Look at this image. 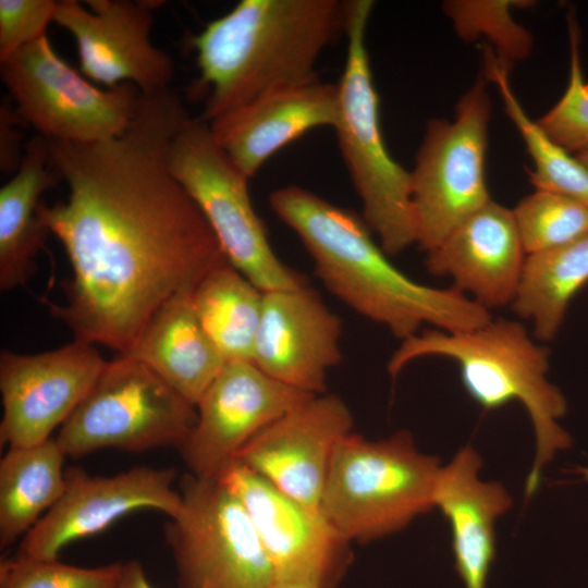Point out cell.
<instances>
[{"label": "cell", "instance_id": "1", "mask_svg": "<svg viewBox=\"0 0 588 588\" xmlns=\"http://www.w3.org/2000/svg\"><path fill=\"white\" fill-rule=\"evenodd\" d=\"M188 117L179 94L143 95L126 131L96 143L47 139L68 198L38 216L72 269L64 305L49 304L74 339L128 354L154 314L226 260L198 206L168 166Z\"/></svg>", "mask_w": 588, "mask_h": 588}, {"label": "cell", "instance_id": "2", "mask_svg": "<svg viewBox=\"0 0 588 588\" xmlns=\"http://www.w3.org/2000/svg\"><path fill=\"white\" fill-rule=\"evenodd\" d=\"M269 203L299 237L326 289L401 341L425 324L451 332L492 319L490 310L453 286L432 287L403 273L355 212L296 185L274 189Z\"/></svg>", "mask_w": 588, "mask_h": 588}, {"label": "cell", "instance_id": "3", "mask_svg": "<svg viewBox=\"0 0 588 588\" xmlns=\"http://www.w3.org/2000/svg\"><path fill=\"white\" fill-rule=\"evenodd\" d=\"M347 1L241 0L192 38L206 90L201 119L215 118L259 95L319 79L316 63L341 33Z\"/></svg>", "mask_w": 588, "mask_h": 588}, {"label": "cell", "instance_id": "4", "mask_svg": "<svg viewBox=\"0 0 588 588\" xmlns=\"http://www.w3.org/2000/svg\"><path fill=\"white\" fill-rule=\"evenodd\" d=\"M429 356L455 362L465 391L482 409H498L514 401L525 407L536 440L525 485L526 497L532 495L543 467L572 443L560 425L566 400L547 377L548 347L537 343L517 320L491 319L464 331L431 328L401 341L388 362V372L395 377L413 360Z\"/></svg>", "mask_w": 588, "mask_h": 588}, {"label": "cell", "instance_id": "5", "mask_svg": "<svg viewBox=\"0 0 588 588\" xmlns=\"http://www.w3.org/2000/svg\"><path fill=\"white\" fill-rule=\"evenodd\" d=\"M371 0L347 1L346 58L334 125L339 148L363 206V219L382 249L394 256L416 244L411 171L389 152L366 45Z\"/></svg>", "mask_w": 588, "mask_h": 588}, {"label": "cell", "instance_id": "6", "mask_svg": "<svg viewBox=\"0 0 588 588\" xmlns=\"http://www.w3.org/2000/svg\"><path fill=\"white\" fill-rule=\"evenodd\" d=\"M440 468L407 431L378 441L352 431L334 450L321 514L348 542L385 537L433 509Z\"/></svg>", "mask_w": 588, "mask_h": 588}, {"label": "cell", "instance_id": "7", "mask_svg": "<svg viewBox=\"0 0 588 588\" xmlns=\"http://www.w3.org/2000/svg\"><path fill=\"white\" fill-rule=\"evenodd\" d=\"M168 166L210 225L225 259L261 292L306 285L274 253L249 195V180L215 142L208 122L187 117Z\"/></svg>", "mask_w": 588, "mask_h": 588}, {"label": "cell", "instance_id": "8", "mask_svg": "<svg viewBox=\"0 0 588 588\" xmlns=\"http://www.w3.org/2000/svg\"><path fill=\"white\" fill-rule=\"evenodd\" d=\"M196 418V406L149 367L131 355L118 354L61 426L56 440L72 458L103 449L131 453L177 449Z\"/></svg>", "mask_w": 588, "mask_h": 588}, {"label": "cell", "instance_id": "9", "mask_svg": "<svg viewBox=\"0 0 588 588\" xmlns=\"http://www.w3.org/2000/svg\"><path fill=\"white\" fill-rule=\"evenodd\" d=\"M0 76L23 123L49 140L85 144L118 137L142 98L128 83L97 87L54 51L47 35L0 62Z\"/></svg>", "mask_w": 588, "mask_h": 588}, {"label": "cell", "instance_id": "10", "mask_svg": "<svg viewBox=\"0 0 588 588\" xmlns=\"http://www.w3.org/2000/svg\"><path fill=\"white\" fill-rule=\"evenodd\" d=\"M490 98L479 77L456 105L453 121H428L411 171L416 244L434 249L491 198L485 176Z\"/></svg>", "mask_w": 588, "mask_h": 588}, {"label": "cell", "instance_id": "11", "mask_svg": "<svg viewBox=\"0 0 588 588\" xmlns=\"http://www.w3.org/2000/svg\"><path fill=\"white\" fill-rule=\"evenodd\" d=\"M180 512L166 541L179 588H268L275 574L249 515L219 480L192 474L179 480Z\"/></svg>", "mask_w": 588, "mask_h": 588}, {"label": "cell", "instance_id": "12", "mask_svg": "<svg viewBox=\"0 0 588 588\" xmlns=\"http://www.w3.org/2000/svg\"><path fill=\"white\" fill-rule=\"evenodd\" d=\"M313 396L252 362H229L196 404V422L176 450L189 474L219 479L256 434Z\"/></svg>", "mask_w": 588, "mask_h": 588}, {"label": "cell", "instance_id": "13", "mask_svg": "<svg viewBox=\"0 0 588 588\" xmlns=\"http://www.w3.org/2000/svg\"><path fill=\"white\" fill-rule=\"evenodd\" d=\"M58 1L53 22L75 39L81 73L106 88L128 83L143 95L171 88V56L150 38L156 0Z\"/></svg>", "mask_w": 588, "mask_h": 588}, {"label": "cell", "instance_id": "14", "mask_svg": "<svg viewBox=\"0 0 588 588\" xmlns=\"http://www.w3.org/2000/svg\"><path fill=\"white\" fill-rule=\"evenodd\" d=\"M107 360L95 344L75 340L37 354H0L1 445L29 446L51 439L88 394Z\"/></svg>", "mask_w": 588, "mask_h": 588}, {"label": "cell", "instance_id": "15", "mask_svg": "<svg viewBox=\"0 0 588 588\" xmlns=\"http://www.w3.org/2000/svg\"><path fill=\"white\" fill-rule=\"evenodd\" d=\"M175 481L174 468L136 466L112 476H91L70 467L61 498L22 538L20 553L59 559L70 543L100 532L139 510L173 517L182 507Z\"/></svg>", "mask_w": 588, "mask_h": 588}, {"label": "cell", "instance_id": "16", "mask_svg": "<svg viewBox=\"0 0 588 588\" xmlns=\"http://www.w3.org/2000/svg\"><path fill=\"white\" fill-rule=\"evenodd\" d=\"M219 480L245 507L275 578L336 588L350 563V542L320 512L308 509L236 463Z\"/></svg>", "mask_w": 588, "mask_h": 588}, {"label": "cell", "instance_id": "17", "mask_svg": "<svg viewBox=\"0 0 588 588\" xmlns=\"http://www.w3.org/2000/svg\"><path fill=\"white\" fill-rule=\"evenodd\" d=\"M353 426V415L341 397L328 393L315 395L256 434L234 463L321 513L334 450Z\"/></svg>", "mask_w": 588, "mask_h": 588}, {"label": "cell", "instance_id": "18", "mask_svg": "<svg viewBox=\"0 0 588 588\" xmlns=\"http://www.w3.org/2000/svg\"><path fill=\"white\" fill-rule=\"evenodd\" d=\"M341 334L340 317L307 285L266 292L253 363L289 387L323 394L342 359Z\"/></svg>", "mask_w": 588, "mask_h": 588}, {"label": "cell", "instance_id": "19", "mask_svg": "<svg viewBox=\"0 0 588 588\" xmlns=\"http://www.w3.org/2000/svg\"><path fill=\"white\" fill-rule=\"evenodd\" d=\"M526 259L512 209L491 199L427 253L426 268L490 310L513 304Z\"/></svg>", "mask_w": 588, "mask_h": 588}, {"label": "cell", "instance_id": "20", "mask_svg": "<svg viewBox=\"0 0 588 588\" xmlns=\"http://www.w3.org/2000/svg\"><path fill=\"white\" fill-rule=\"evenodd\" d=\"M336 119V84L316 79L268 90L208 124L218 146L252 179L281 148L313 128H333Z\"/></svg>", "mask_w": 588, "mask_h": 588}, {"label": "cell", "instance_id": "21", "mask_svg": "<svg viewBox=\"0 0 588 588\" xmlns=\"http://www.w3.org/2000/svg\"><path fill=\"white\" fill-rule=\"evenodd\" d=\"M482 462L471 445L463 446L440 468L433 507L450 525L455 571L465 588H487L495 559V520L513 501L499 481L479 478Z\"/></svg>", "mask_w": 588, "mask_h": 588}, {"label": "cell", "instance_id": "22", "mask_svg": "<svg viewBox=\"0 0 588 588\" xmlns=\"http://www.w3.org/2000/svg\"><path fill=\"white\" fill-rule=\"evenodd\" d=\"M193 291L184 290L169 298L126 355L144 363L196 406L226 362L196 316Z\"/></svg>", "mask_w": 588, "mask_h": 588}, {"label": "cell", "instance_id": "23", "mask_svg": "<svg viewBox=\"0 0 588 588\" xmlns=\"http://www.w3.org/2000/svg\"><path fill=\"white\" fill-rule=\"evenodd\" d=\"M60 180L49 163L47 139L36 135L24 144L21 163L0 188V287L24 285L36 272L35 258L50 232L40 221L42 194Z\"/></svg>", "mask_w": 588, "mask_h": 588}, {"label": "cell", "instance_id": "24", "mask_svg": "<svg viewBox=\"0 0 588 588\" xmlns=\"http://www.w3.org/2000/svg\"><path fill=\"white\" fill-rule=\"evenodd\" d=\"M66 455L56 438L12 446L0 460V547L22 539L65 489Z\"/></svg>", "mask_w": 588, "mask_h": 588}, {"label": "cell", "instance_id": "25", "mask_svg": "<svg viewBox=\"0 0 588 588\" xmlns=\"http://www.w3.org/2000/svg\"><path fill=\"white\" fill-rule=\"evenodd\" d=\"M588 283V232L549 250L527 256L516 297L515 314L530 320L535 339L552 341L568 305Z\"/></svg>", "mask_w": 588, "mask_h": 588}, {"label": "cell", "instance_id": "26", "mask_svg": "<svg viewBox=\"0 0 588 588\" xmlns=\"http://www.w3.org/2000/svg\"><path fill=\"white\" fill-rule=\"evenodd\" d=\"M264 292L228 260L213 267L195 286L196 316L225 362H252Z\"/></svg>", "mask_w": 588, "mask_h": 588}, {"label": "cell", "instance_id": "27", "mask_svg": "<svg viewBox=\"0 0 588 588\" xmlns=\"http://www.w3.org/2000/svg\"><path fill=\"white\" fill-rule=\"evenodd\" d=\"M483 61L486 78L497 85L504 110L534 161L530 182L536 189L563 195L588 209V169L528 117L511 87L510 65L502 62L489 46L483 47Z\"/></svg>", "mask_w": 588, "mask_h": 588}, {"label": "cell", "instance_id": "28", "mask_svg": "<svg viewBox=\"0 0 588 588\" xmlns=\"http://www.w3.org/2000/svg\"><path fill=\"white\" fill-rule=\"evenodd\" d=\"M523 4L507 0H456L444 2L443 10L463 40L486 37L497 57L511 65L527 58L532 48L531 34L511 14V9Z\"/></svg>", "mask_w": 588, "mask_h": 588}, {"label": "cell", "instance_id": "29", "mask_svg": "<svg viewBox=\"0 0 588 588\" xmlns=\"http://www.w3.org/2000/svg\"><path fill=\"white\" fill-rule=\"evenodd\" d=\"M512 212L527 256L561 246L588 232V209L549 191L536 189Z\"/></svg>", "mask_w": 588, "mask_h": 588}, {"label": "cell", "instance_id": "30", "mask_svg": "<svg viewBox=\"0 0 588 588\" xmlns=\"http://www.w3.org/2000/svg\"><path fill=\"white\" fill-rule=\"evenodd\" d=\"M123 562L95 567L19 553L0 563V588H115Z\"/></svg>", "mask_w": 588, "mask_h": 588}, {"label": "cell", "instance_id": "31", "mask_svg": "<svg viewBox=\"0 0 588 588\" xmlns=\"http://www.w3.org/2000/svg\"><path fill=\"white\" fill-rule=\"evenodd\" d=\"M568 85L556 105L537 123L552 140L576 154L588 146V85L581 70L579 28L574 17L568 19Z\"/></svg>", "mask_w": 588, "mask_h": 588}, {"label": "cell", "instance_id": "32", "mask_svg": "<svg viewBox=\"0 0 588 588\" xmlns=\"http://www.w3.org/2000/svg\"><path fill=\"white\" fill-rule=\"evenodd\" d=\"M58 1L0 0V62L46 34Z\"/></svg>", "mask_w": 588, "mask_h": 588}, {"label": "cell", "instance_id": "33", "mask_svg": "<svg viewBox=\"0 0 588 588\" xmlns=\"http://www.w3.org/2000/svg\"><path fill=\"white\" fill-rule=\"evenodd\" d=\"M25 125L17 115L13 103L2 101L0 107V168L1 171H16L24 150L21 151V133L17 128ZM24 148V146L22 147Z\"/></svg>", "mask_w": 588, "mask_h": 588}, {"label": "cell", "instance_id": "34", "mask_svg": "<svg viewBox=\"0 0 588 588\" xmlns=\"http://www.w3.org/2000/svg\"><path fill=\"white\" fill-rule=\"evenodd\" d=\"M115 588H154L144 566L135 560L123 563L122 573Z\"/></svg>", "mask_w": 588, "mask_h": 588}, {"label": "cell", "instance_id": "35", "mask_svg": "<svg viewBox=\"0 0 588 588\" xmlns=\"http://www.w3.org/2000/svg\"><path fill=\"white\" fill-rule=\"evenodd\" d=\"M268 588H320V587L307 580L275 578L274 581Z\"/></svg>", "mask_w": 588, "mask_h": 588}, {"label": "cell", "instance_id": "36", "mask_svg": "<svg viewBox=\"0 0 588 588\" xmlns=\"http://www.w3.org/2000/svg\"><path fill=\"white\" fill-rule=\"evenodd\" d=\"M575 156L588 169V146L576 152Z\"/></svg>", "mask_w": 588, "mask_h": 588}, {"label": "cell", "instance_id": "37", "mask_svg": "<svg viewBox=\"0 0 588 588\" xmlns=\"http://www.w3.org/2000/svg\"><path fill=\"white\" fill-rule=\"evenodd\" d=\"M576 471L580 474L586 481H588V467L579 468Z\"/></svg>", "mask_w": 588, "mask_h": 588}]
</instances>
